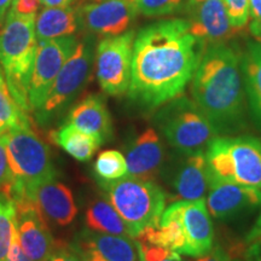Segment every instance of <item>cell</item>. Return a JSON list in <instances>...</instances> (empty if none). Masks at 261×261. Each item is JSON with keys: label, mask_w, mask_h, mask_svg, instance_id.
I'll use <instances>...</instances> for the list:
<instances>
[{"label": "cell", "mask_w": 261, "mask_h": 261, "mask_svg": "<svg viewBox=\"0 0 261 261\" xmlns=\"http://www.w3.org/2000/svg\"><path fill=\"white\" fill-rule=\"evenodd\" d=\"M197 261H240L233 259L232 256L228 255L226 252H224L220 247L212 248L210 253H207L205 255L201 256Z\"/></svg>", "instance_id": "obj_36"}, {"label": "cell", "mask_w": 261, "mask_h": 261, "mask_svg": "<svg viewBox=\"0 0 261 261\" xmlns=\"http://www.w3.org/2000/svg\"><path fill=\"white\" fill-rule=\"evenodd\" d=\"M139 248L140 261H185L180 254L159 244L137 240Z\"/></svg>", "instance_id": "obj_29"}, {"label": "cell", "mask_w": 261, "mask_h": 261, "mask_svg": "<svg viewBox=\"0 0 261 261\" xmlns=\"http://www.w3.org/2000/svg\"><path fill=\"white\" fill-rule=\"evenodd\" d=\"M202 2H205V0H188V8H191V6L200 4Z\"/></svg>", "instance_id": "obj_40"}, {"label": "cell", "mask_w": 261, "mask_h": 261, "mask_svg": "<svg viewBox=\"0 0 261 261\" xmlns=\"http://www.w3.org/2000/svg\"><path fill=\"white\" fill-rule=\"evenodd\" d=\"M92 62L93 45L90 39L85 38L77 42L74 52L52 84L44 104L37 112L40 121H47L74 99L89 79Z\"/></svg>", "instance_id": "obj_8"}, {"label": "cell", "mask_w": 261, "mask_h": 261, "mask_svg": "<svg viewBox=\"0 0 261 261\" xmlns=\"http://www.w3.org/2000/svg\"><path fill=\"white\" fill-rule=\"evenodd\" d=\"M75 10L81 28L106 37L125 33L138 14L129 0H77Z\"/></svg>", "instance_id": "obj_11"}, {"label": "cell", "mask_w": 261, "mask_h": 261, "mask_svg": "<svg viewBox=\"0 0 261 261\" xmlns=\"http://www.w3.org/2000/svg\"><path fill=\"white\" fill-rule=\"evenodd\" d=\"M12 185V175L9 167L8 155H6L4 137L0 136V195L9 197Z\"/></svg>", "instance_id": "obj_31"}, {"label": "cell", "mask_w": 261, "mask_h": 261, "mask_svg": "<svg viewBox=\"0 0 261 261\" xmlns=\"http://www.w3.org/2000/svg\"><path fill=\"white\" fill-rule=\"evenodd\" d=\"M191 94L220 137L247 127L241 56L226 42L207 45L191 79Z\"/></svg>", "instance_id": "obj_2"}, {"label": "cell", "mask_w": 261, "mask_h": 261, "mask_svg": "<svg viewBox=\"0 0 261 261\" xmlns=\"http://www.w3.org/2000/svg\"><path fill=\"white\" fill-rule=\"evenodd\" d=\"M40 2L47 8H69L76 4L77 0H40Z\"/></svg>", "instance_id": "obj_37"}, {"label": "cell", "mask_w": 261, "mask_h": 261, "mask_svg": "<svg viewBox=\"0 0 261 261\" xmlns=\"http://www.w3.org/2000/svg\"><path fill=\"white\" fill-rule=\"evenodd\" d=\"M6 261H33L31 257L25 255L23 249H22L21 243H19V240H18L17 228H15L14 237H12V242H11V246H10Z\"/></svg>", "instance_id": "obj_35"}, {"label": "cell", "mask_w": 261, "mask_h": 261, "mask_svg": "<svg viewBox=\"0 0 261 261\" xmlns=\"http://www.w3.org/2000/svg\"><path fill=\"white\" fill-rule=\"evenodd\" d=\"M208 182L227 181L261 189V140L217 137L205 150Z\"/></svg>", "instance_id": "obj_5"}, {"label": "cell", "mask_w": 261, "mask_h": 261, "mask_svg": "<svg viewBox=\"0 0 261 261\" xmlns=\"http://www.w3.org/2000/svg\"><path fill=\"white\" fill-rule=\"evenodd\" d=\"M241 69L249 115L261 135V41L247 40L241 55Z\"/></svg>", "instance_id": "obj_21"}, {"label": "cell", "mask_w": 261, "mask_h": 261, "mask_svg": "<svg viewBox=\"0 0 261 261\" xmlns=\"http://www.w3.org/2000/svg\"><path fill=\"white\" fill-rule=\"evenodd\" d=\"M14 204L15 223L22 249L33 261H46L56 242L45 218L32 201L21 200L14 202Z\"/></svg>", "instance_id": "obj_13"}, {"label": "cell", "mask_w": 261, "mask_h": 261, "mask_svg": "<svg viewBox=\"0 0 261 261\" xmlns=\"http://www.w3.org/2000/svg\"><path fill=\"white\" fill-rule=\"evenodd\" d=\"M169 166L167 180L181 200L194 201L203 198L207 191L208 173L205 152L181 154Z\"/></svg>", "instance_id": "obj_16"}, {"label": "cell", "mask_w": 261, "mask_h": 261, "mask_svg": "<svg viewBox=\"0 0 261 261\" xmlns=\"http://www.w3.org/2000/svg\"><path fill=\"white\" fill-rule=\"evenodd\" d=\"M40 3V0H14L10 11L17 15H35Z\"/></svg>", "instance_id": "obj_34"}, {"label": "cell", "mask_w": 261, "mask_h": 261, "mask_svg": "<svg viewBox=\"0 0 261 261\" xmlns=\"http://www.w3.org/2000/svg\"><path fill=\"white\" fill-rule=\"evenodd\" d=\"M0 68H2V67H0Z\"/></svg>", "instance_id": "obj_43"}, {"label": "cell", "mask_w": 261, "mask_h": 261, "mask_svg": "<svg viewBox=\"0 0 261 261\" xmlns=\"http://www.w3.org/2000/svg\"><path fill=\"white\" fill-rule=\"evenodd\" d=\"M4 137L12 185L9 198L12 202L28 200L32 190L46 181L56 180V169L50 150L31 126H21L9 130Z\"/></svg>", "instance_id": "obj_4"}, {"label": "cell", "mask_w": 261, "mask_h": 261, "mask_svg": "<svg viewBox=\"0 0 261 261\" xmlns=\"http://www.w3.org/2000/svg\"><path fill=\"white\" fill-rule=\"evenodd\" d=\"M127 175L151 180L161 171L165 149L158 132L148 128L135 137L125 148Z\"/></svg>", "instance_id": "obj_18"}, {"label": "cell", "mask_w": 261, "mask_h": 261, "mask_svg": "<svg viewBox=\"0 0 261 261\" xmlns=\"http://www.w3.org/2000/svg\"><path fill=\"white\" fill-rule=\"evenodd\" d=\"M55 142L67 154L80 162L90 161L102 142L92 135L65 123L55 133Z\"/></svg>", "instance_id": "obj_23"}, {"label": "cell", "mask_w": 261, "mask_h": 261, "mask_svg": "<svg viewBox=\"0 0 261 261\" xmlns=\"http://www.w3.org/2000/svg\"><path fill=\"white\" fill-rule=\"evenodd\" d=\"M135 39V31H128L106 37L98 44L97 79L102 90L110 96H122L128 92Z\"/></svg>", "instance_id": "obj_9"}, {"label": "cell", "mask_w": 261, "mask_h": 261, "mask_svg": "<svg viewBox=\"0 0 261 261\" xmlns=\"http://www.w3.org/2000/svg\"><path fill=\"white\" fill-rule=\"evenodd\" d=\"M80 28L76 10L69 8H45L35 18V35L39 41L54 40L73 35Z\"/></svg>", "instance_id": "obj_22"}, {"label": "cell", "mask_w": 261, "mask_h": 261, "mask_svg": "<svg viewBox=\"0 0 261 261\" xmlns=\"http://www.w3.org/2000/svg\"><path fill=\"white\" fill-rule=\"evenodd\" d=\"M155 122L168 144L177 152H205L219 137L205 114L190 98L179 96L163 104L156 113Z\"/></svg>", "instance_id": "obj_7"}, {"label": "cell", "mask_w": 261, "mask_h": 261, "mask_svg": "<svg viewBox=\"0 0 261 261\" xmlns=\"http://www.w3.org/2000/svg\"><path fill=\"white\" fill-rule=\"evenodd\" d=\"M99 184L107 191L110 203L125 220L133 238L146 228L159 226L166 210V194L158 184L129 175Z\"/></svg>", "instance_id": "obj_6"}, {"label": "cell", "mask_w": 261, "mask_h": 261, "mask_svg": "<svg viewBox=\"0 0 261 261\" xmlns=\"http://www.w3.org/2000/svg\"><path fill=\"white\" fill-rule=\"evenodd\" d=\"M77 42L73 35L39 41L29 80L28 98L31 110L38 112L42 107L52 84L74 52Z\"/></svg>", "instance_id": "obj_10"}, {"label": "cell", "mask_w": 261, "mask_h": 261, "mask_svg": "<svg viewBox=\"0 0 261 261\" xmlns=\"http://www.w3.org/2000/svg\"><path fill=\"white\" fill-rule=\"evenodd\" d=\"M14 0H0V29L4 25L6 17H8V11L11 8Z\"/></svg>", "instance_id": "obj_38"}, {"label": "cell", "mask_w": 261, "mask_h": 261, "mask_svg": "<svg viewBox=\"0 0 261 261\" xmlns=\"http://www.w3.org/2000/svg\"><path fill=\"white\" fill-rule=\"evenodd\" d=\"M166 210L180 221L187 241L184 255L201 257L211 252L213 248L214 230L204 198L177 201Z\"/></svg>", "instance_id": "obj_12"}, {"label": "cell", "mask_w": 261, "mask_h": 261, "mask_svg": "<svg viewBox=\"0 0 261 261\" xmlns=\"http://www.w3.org/2000/svg\"><path fill=\"white\" fill-rule=\"evenodd\" d=\"M129 2H133V3H135V2H136V0H129Z\"/></svg>", "instance_id": "obj_42"}, {"label": "cell", "mask_w": 261, "mask_h": 261, "mask_svg": "<svg viewBox=\"0 0 261 261\" xmlns=\"http://www.w3.org/2000/svg\"><path fill=\"white\" fill-rule=\"evenodd\" d=\"M207 45L190 32L188 19L169 18L136 34L128 97L154 110L181 96Z\"/></svg>", "instance_id": "obj_1"}, {"label": "cell", "mask_w": 261, "mask_h": 261, "mask_svg": "<svg viewBox=\"0 0 261 261\" xmlns=\"http://www.w3.org/2000/svg\"><path fill=\"white\" fill-rule=\"evenodd\" d=\"M249 31L261 41V0H249Z\"/></svg>", "instance_id": "obj_32"}, {"label": "cell", "mask_w": 261, "mask_h": 261, "mask_svg": "<svg viewBox=\"0 0 261 261\" xmlns=\"http://www.w3.org/2000/svg\"><path fill=\"white\" fill-rule=\"evenodd\" d=\"M250 241H259V242H261V233H259L255 238H253V240H250ZM250 241H248V242H250Z\"/></svg>", "instance_id": "obj_41"}, {"label": "cell", "mask_w": 261, "mask_h": 261, "mask_svg": "<svg viewBox=\"0 0 261 261\" xmlns=\"http://www.w3.org/2000/svg\"><path fill=\"white\" fill-rule=\"evenodd\" d=\"M28 125V113L22 109L10 92L4 71L0 68V136L17 127Z\"/></svg>", "instance_id": "obj_25"}, {"label": "cell", "mask_w": 261, "mask_h": 261, "mask_svg": "<svg viewBox=\"0 0 261 261\" xmlns=\"http://www.w3.org/2000/svg\"><path fill=\"white\" fill-rule=\"evenodd\" d=\"M16 210L12 200L0 196V261H6L16 228Z\"/></svg>", "instance_id": "obj_27"}, {"label": "cell", "mask_w": 261, "mask_h": 261, "mask_svg": "<svg viewBox=\"0 0 261 261\" xmlns=\"http://www.w3.org/2000/svg\"><path fill=\"white\" fill-rule=\"evenodd\" d=\"M259 233H261V215H260L259 219H257L255 225H254V227L252 228V231H250L249 234H248L247 241L253 240V238H255Z\"/></svg>", "instance_id": "obj_39"}, {"label": "cell", "mask_w": 261, "mask_h": 261, "mask_svg": "<svg viewBox=\"0 0 261 261\" xmlns=\"http://www.w3.org/2000/svg\"><path fill=\"white\" fill-rule=\"evenodd\" d=\"M208 190V212L219 220H231L261 204V189L257 188L237 182L212 181Z\"/></svg>", "instance_id": "obj_15"}, {"label": "cell", "mask_w": 261, "mask_h": 261, "mask_svg": "<svg viewBox=\"0 0 261 261\" xmlns=\"http://www.w3.org/2000/svg\"><path fill=\"white\" fill-rule=\"evenodd\" d=\"M190 32L205 45L226 42L240 32L231 24L224 0H205L189 8Z\"/></svg>", "instance_id": "obj_17"}, {"label": "cell", "mask_w": 261, "mask_h": 261, "mask_svg": "<svg viewBox=\"0 0 261 261\" xmlns=\"http://www.w3.org/2000/svg\"><path fill=\"white\" fill-rule=\"evenodd\" d=\"M28 200L37 205L45 219L60 226L69 225L77 213L71 191L56 180L39 185L29 192Z\"/></svg>", "instance_id": "obj_19"}, {"label": "cell", "mask_w": 261, "mask_h": 261, "mask_svg": "<svg viewBox=\"0 0 261 261\" xmlns=\"http://www.w3.org/2000/svg\"><path fill=\"white\" fill-rule=\"evenodd\" d=\"M85 221H86L87 227L96 232L132 237L125 220L120 217L110 201H94L86 212Z\"/></svg>", "instance_id": "obj_24"}, {"label": "cell", "mask_w": 261, "mask_h": 261, "mask_svg": "<svg viewBox=\"0 0 261 261\" xmlns=\"http://www.w3.org/2000/svg\"><path fill=\"white\" fill-rule=\"evenodd\" d=\"M135 4L138 14L146 17H159L177 11L182 0H136Z\"/></svg>", "instance_id": "obj_28"}, {"label": "cell", "mask_w": 261, "mask_h": 261, "mask_svg": "<svg viewBox=\"0 0 261 261\" xmlns=\"http://www.w3.org/2000/svg\"><path fill=\"white\" fill-rule=\"evenodd\" d=\"M67 123L97 137L102 144L112 138V116L103 98L96 94H91L77 103L70 110Z\"/></svg>", "instance_id": "obj_20"}, {"label": "cell", "mask_w": 261, "mask_h": 261, "mask_svg": "<svg viewBox=\"0 0 261 261\" xmlns=\"http://www.w3.org/2000/svg\"><path fill=\"white\" fill-rule=\"evenodd\" d=\"M46 261H83L73 247L67 244H55L54 250Z\"/></svg>", "instance_id": "obj_33"}, {"label": "cell", "mask_w": 261, "mask_h": 261, "mask_svg": "<svg viewBox=\"0 0 261 261\" xmlns=\"http://www.w3.org/2000/svg\"><path fill=\"white\" fill-rule=\"evenodd\" d=\"M35 18L37 15H17L9 11L0 29V67L10 92L27 113L31 110L29 80L38 46Z\"/></svg>", "instance_id": "obj_3"}, {"label": "cell", "mask_w": 261, "mask_h": 261, "mask_svg": "<svg viewBox=\"0 0 261 261\" xmlns=\"http://www.w3.org/2000/svg\"><path fill=\"white\" fill-rule=\"evenodd\" d=\"M231 24L243 29L249 21V0H224Z\"/></svg>", "instance_id": "obj_30"}, {"label": "cell", "mask_w": 261, "mask_h": 261, "mask_svg": "<svg viewBox=\"0 0 261 261\" xmlns=\"http://www.w3.org/2000/svg\"><path fill=\"white\" fill-rule=\"evenodd\" d=\"M93 169L99 182L119 180L127 175L126 158L117 150H106L98 155Z\"/></svg>", "instance_id": "obj_26"}, {"label": "cell", "mask_w": 261, "mask_h": 261, "mask_svg": "<svg viewBox=\"0 0 261 261\" xmlns=\"http://www.w3.org/2000/svg\"><path fill=\"white\" fill-rule=\"evenodd\" d=\"M71 247L83 261H140L138 243L128 236L85 230Z\"/></svg>", "instance_id": "obj_14"}]
</instances>
